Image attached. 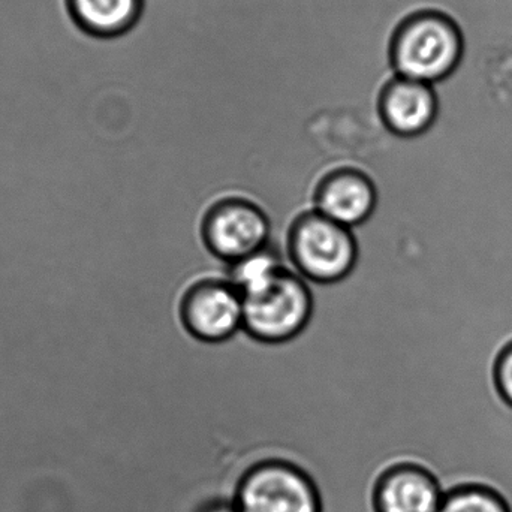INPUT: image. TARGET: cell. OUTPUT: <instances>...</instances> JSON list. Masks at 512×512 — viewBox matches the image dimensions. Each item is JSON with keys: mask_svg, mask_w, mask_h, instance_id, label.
Returning a JSON list of instances; mask_svg holds the SVG:
<instances>
[{"mask_svg": "<svg viewBox=\"0 0 512 512\" xmlns=\"http://www.w3.org/2000/svg\"><path fill=\"white\" fill-rule=\"evenodd\" d=\"M463 35L445 9H426L403 21L391 45V62L399 77L441 84L462 62Z\"/></svg>", "mask_w": 512, "mask_h": 512, "instance_id": "1", "label": "cell"}, {"mask_svg": "<svg viewBox=\"0 0 512 512\" xmlns=\"http://www.w3.org/2000/svg\"><path fill=\"white\" fill-rule=\"evenodd\" d=\"M240 512H322V496L313 478L282 459L256 462L237 483L233 498Z\"/></svg>", "mask_w": 512, "mask_h": 512, "instance_id": "2", "label": "cell"}, {"mask_svg": "<svg viewBox=\"0 0 512 512\" xmlns=\"http://www.w3.org/2000/svg\"><path fill=\"white\" fill-rule=\"evenodd\" d=\"M288 249L295 267L319 283L342 280L357 262V243L351 230L318 210L304 213L292 224Z\"/></svg>", "mask_w": 512, "mask_h": 512, "instance_id": "3", "label": "cell"}, {"mask_svg": "<svg viewBox=\"0 0 512 512\" xmlns=\"http://www.w3.org/2000/svg\"><path fill=\"white\" fill-rule=\"evenodd\" d=\"M243 303V327L254 339L267 343L297 336L309 322L313 307L306 283L286 268L262 291L243 298Z\"/></svg>", "mask_w": 512, "mask_h": 512, "instance_id": "4", "label": "cell"}, {"mask_svg": "<svg viewBox=\"0 0 512 512\" xmlns=\"http://www.w3.org/2000/svg\"><path fill=\"white\" fill-rule=\"evenodd\" d=\"M203 237L213 255L234 262L267 248L270 222L251 201H219L207 212Z\"/></svg>", "mask_w": 512, "mask_h": 512, "instance_id": "5", "label": "cell"}, {"mask_svg": "<svg viewBox=\"0 0 512 512\" xmlns=\"http://www.w3.org/2000/svg\"><path fill=\"white\" fill-rule=\"evenodd\" d=\"M180 316L192 336L203 342H222L243 327L245 303L233 283L203 280L183 295Z\"/></svg>", "mask_w": 512, "mask_h": 512, "instance_id": "6", "label": "cell"}, {"mask_svg": "<svg viewBox=\"0 0 512 512\" xmlns=\"http://www.w3.org/2000/svg\"><path fill=\"white\" fill-rule=\"evenodd\" d=\"M436 86L411 78L396 77L382 92L379 113L385 128L400 138L426 134L439 116Z\"/></svg>", "mask_w": 512, "mask_h": 512, "instance_id": "7", "label": "cell"}, {"mask_svg": "<svg viewBox=\"0 0 512 512\" xmlns=\"http://www.w3.org/2000/svg\"><path fill=\"white\" fill-rule=\"evenodd\" d=\"M444 498L436 478L414 463L388 466L372 489L375 512H439Z\"/></svg>", "mask_w": 512, "mask_h": 512, "instance_id": "8", "label": "cell"}, {"mask_svg": "<svg viewBox=\"0 0 512 512\" xmlns=\"http://www.w3.org/2000/svg\"><path fill=\"white\" fill-rule=\"evenodd\" d=\"M315 203L319 213L351 228L363 224L375 210V185L363 171L339 168L319 182Z\"/></svg>", "mask_w": 512, "mask_h": 512, "instance_id": "9", "label": "cell"}, {"mask_svg": "<svg viewBox=\"0 0 512 512\" xmlns=\"http://www.w3.org/2000/svg\"><path fill=\"white\" fill-rule=\"evenodd\" d=\"M75 24L93 39H113L132 29L143 0H66Z\"/></svg>", "mask_w": 512, "mask_h": 512, "instance_id": "10", "label": "cell"}, {"mask_svg": "<svg viewBox=\"0 0 512 512\" xmlns=\"http://www.w3.org/2000/svg\"><path fill=\"white\" fill-rule=\"evenodd\" d=\"M282 270L279 256L265 248L231 264L230 282L236 286L243 298L251 297L270 285Z\"/></svg>", "mask_w": 512, "mask_h": 512, "instance_id": "11", "label": "cell"}, {"mask_svg": "<svg viewBox=\"0 0 512 512\" xmlns=\"http://www.w3.org/2000/svg\"><path fill=\"white\" fill-rule=\"evenodd\" d=\"M439 512H510L507 505L483 489L457 490L445 496Z\"/></svg>", "mask_w": 512, "mask_h": 512, "instance_id": "12", "label": "cell"}, {"mask_svg": "<svg viewBox=\"0 0 512 512\" xmlns=\"http://www.w3.org/2000/svg\"><path fill=\"white\" fill-rule=\"evenodd\" d=\"M496 385L505 402L512 406V343L499 355L496 363Z\"/></svg>", "mask_w": 512, "mask_h": 512, "instance_id": "13", "label": "cell"}, {"mask_svg": "<svg viewBox=\"0 0 512 512\" xmlns=\"http://www.w3.org/2000/svg\"><path fill=\"white\" fill-rule=\"evenodd\" d=\"M197 512H240L239 508L231 501H210L206 502Z\"/></svg>", "mask_w": 512, "mask_h": 512, "instance_id": "14", "label": "cell"}]
</instances>
